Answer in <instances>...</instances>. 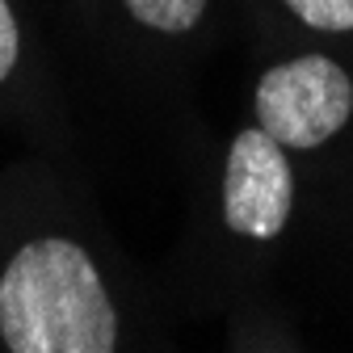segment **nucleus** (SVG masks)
<instances>
[{
  "instance_id": "423d86ee",
  "label": "nucleus",
  "mask_w": 353,
  "mask_h": 353,
  "mask_svg": "<svg viewBox=\"0 0 353 353\" xmlns=\"http://www.w3.org/2000/svg\"><path fill=\"white\" fill-rule=\"evenodd\" d=\"M17 63V17L9 9V0H0V80H5Z\"/></svg>"
},
{
  "instance_id": "f257e3e1",
  "label": "nucleus",
  "mask_w": 353,
  "mask_h": 353,
  "mask_svg": "<svg viewBox=\"0 0 353 353\" xmlns=\"http://www.w3.org/2000/svg\"><path fill=\"white\" fill-rule=\"evenodd\" d=\"M0 336L9 353H114L110 294L72 240L26 244L0 278Z\"/></svg>"
},
{
  "instance_id": "f03ea898",
  "label": "nucleus",
  "mask_w": 353,
  "mask_h": 353,
  "mask_svg": "<svg viewBox=\"0 0 353 353\" xmlns=\"http://www.w3.org/2000/svg\"><path fill=\"white\" fill-rule=\"evenodd\" d=\"M353 114V80L324 55L278 63L256 84V122L282 148H320Z\"/></svg>"
},
{
  "instance_id": "7ed1b4c3",
  "label": "nucleus",
  "mask_w": 353,
  "mask_h": 353,
  "mask_svg": "<svg viewBox=\"0 0 353 353\" xmlns=\"http://www.w3.org/2000/svg\"><path fill=\"white\" fill-rule=\"evenodd\" d=\"M228 228L252 240H274L290 219V164L274 135L248 126L236 135L223 181Z\"/></svg>"
},
{
  "instance_id": "39448f33",
  "label": "nucleus",
  "mask_w": 353,
  "mask_h": 353,
  "mask_svg": "<svg viewBox=\"0 0 353 353\" xmlns=\"http://www.w3.org/2000/svg\"><path fill=\"white\" fill-rule=\"evenodd\" d=\"M282 5L316 30H353V0H282Z\"/></svg>"
},
{
  "instance_id": "20e7f679",
  "label": "nucleus",
  "mask_w": 353,
  "mask_h": 353,
  "mask_svg": "<svg viewBox=\"0 0 353 353\" xmlns=\"http://www.w3.org/2000/svg\"><path fill=\"white\" fill-rule=\"evenodd\" d=\"M126 9L135 13V21L152 26V30H164V34H185L202 9L206 0H126Z\"/></svg>"
}]
</instances>
